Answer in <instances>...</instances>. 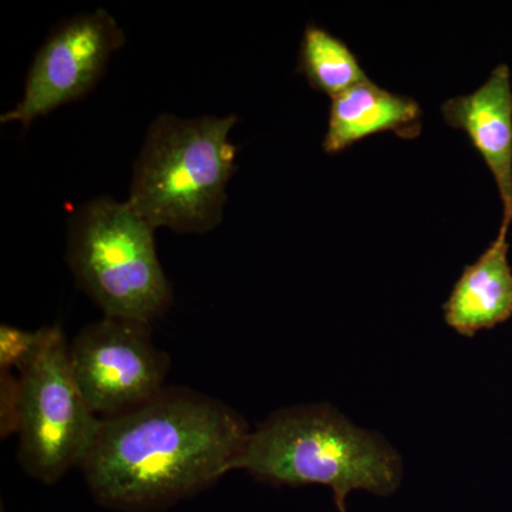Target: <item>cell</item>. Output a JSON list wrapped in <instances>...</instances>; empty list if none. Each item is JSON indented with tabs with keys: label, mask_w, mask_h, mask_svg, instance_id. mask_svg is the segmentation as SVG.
<instances>
[{
	"label": "cell",
	"mask_w": 512,
	"mask_h": 512,
	"mask_svg": "<svg viewBox=\"0 0 512 512\" xmlns=\"http://www.w3.org/2000/svg\"><path fill=\"white\" fill-rule=\"evenodd\" d=\"M251 433L227 404L187 387L101 419L80 466L94 501L153 512L190 498L234 471Z\"/></svg>",
	"instance_id": "obj_1"
},
{
	"label": "cell",
	"mask_w": 512,
	"mask_h": 512,
	"mask_svg": "<svg viewBox=\"0 0 512 512\" xmlns=\"http://www.w3.org/2000/svg\"><path fill=\"white\" fill-rule=\"evenodd\" d=\"M262 483L332 490L346 512L353 491L389 497L402 481V458L383 437L350 423L328 404L278 410L251 430L235 463Z\"/></svg>",
	"instance_id": "obj_2"
},
{
	"label": "cell",
	"mask_w": 512,
	"mask_h": 512,
	"mask_svg": "<svg viewBox=\"0 0 512 512\" xmlns=\"http://www.w3.org/2000/svg\"><path fill=\"white\" fill-rule=\"evenodd\" d=\"M238 117L181 119L161 114L148 127L127 204L153 228L207 234L224 220L238 147L229 140Z\"/></svg>",
	"instance_id": "obj_3"
},
{
	"label": "cell",
	"mask_w": 512,
	"mask_h": 512,
	"mask_svg": "<svg viewBox=\"0 0 512 512\" xmlns=\"http://www.w3.org/2000/svg\"><path fill=\"white\" fill-rule=\"evenodd\" d=\"M156 228L127 201L94 198L73 211L66 262L103 316L153 323L173 303L158 259Z\"/></svg>",
	"instance_id": "obj_4"
},
{
	"label": "cell",
	"mask_w": 512,
	"mask_h": 512,
	"mask_svg": "<svg viewBox=\"0 0 512 512\" xmlns=\"http://www.w3.org/2000/svg\"><path fill=\"white\" fill-rule=\"evenodd\" d=\"M19 382V464L39 483L56 484L82 466L101 423L74 379L62 329L47 330L42 349L19 372Z\"/></svg>",
	"instance_id": "obj_5"
},
{
	"label": "cell",
	"mask_w": 512,
	"mask_h": 512,
	"mask_svg": "<svg viewBox=\"0 0 512 512\" xmlns=\"http://www.w3.org/2000/svg\"><path fill=\"white\" fill-rule=\"evenodd\" d=\"M72 373L100 419L130 412L165 389L171 360L151 338L150 323L103 316L69 345Z\"/></svg>",
	"instance_id": "obj_6"
},
{
	"label": "cell",
	"mask_w": 512,
	"mask_h": 512,
	"mask_svg": "<svg viewBox=\"0 0 512 512\" xmlns=\"http://www.w3.org/2000/svg\"><path fill=\"white\" fill-rule=\"evenodd\" d=\"M126 43V35L107 10L63 20L37 50L22 99L2 114L3 124L19 123L28 130L33 121L74 101L99 84L111 56Z\"/></svg>",
	"instance_id": "obj_7"
},
{
	"label": "cell",
	"mask_w": 512,
	"mask_h": 512,
	"mask_svg": "<svg viewBox=\"0 0 512 512\" xmlns=\"http://www.w3.org/2000/svg\"><path fill=\"white\" fill-rule=\"evenodd\" d=\"M441 114L461 130L490 168L503 201V224H512V89L507 64L495 67L487 82L468 96L447 100Z\"/></svg>",
	"instance_id": "obj_8"
},
{
	"label": "cell",
	"mask_w": 512,
	"mask_h": 512,
	"mask_svg": "<svg viewBox=\"0 0 512 512\" xmlns=\"http://www.w3.org/2000/svg\"><path fill=\"white\" fill-rule=\"evenodd\" d=\"M501 224L493 244L467 265L443 305L444 320L464 338L493 329L512 316V269L508 262V229Z\"/></svg>",
	"instance_id": "obj_9"
},
{
	"label": "cell",
	"mask_w": 512,
	"mask_h": 512,
	"mask_svg": "<svg viewBox=\"0 0 512 512\" xmlns=\"http://www.w3.org/2000/svg\"><path fill=\"white\" fill-rule=\"evenodd\" d=\"M380 133L413 140L421 133L419 103L406 96L363 82L332 99L323 150L339 154L357 141Z\"/></svg>",
	"instance_id": "obj_10"
},
{
	"label": "cell",
	"mask_w": 512,
	"mask_h": 512,
	"mask_svg": "<svg viewBox=\"0 0 512 512\" xmlns=\"http://www.w3.org/2000/svg\"><path fill=\"white\" fill-rule=\"evenodd\" d=\"M298 72L312 89L328 94L330 99L369 80L348 45L315 25L308 26L303 33Z\"/></svg>",
	"instance_id": "obj_11"
},
{
	"label": "cell",
	"mask_w": 512,
	"mask_h": 512,
	"mask_svg": "<svg viewBox=\"0 0 512 512\" xmlns=\"http://www.w3.org/2000/svg\"><path fill=\"white\" fill-rule=\"evenodd\" d=\"M47 330L49 328L28 332L10 325L0 326V370L22 372L42 349Z\"/></svg>",
	"instance_id": "obj_12"
},
{
	"label": "cell",
	"mask_w": 512,
	"mask_h": 512,
	"mask_svg": "<svg viewBox=\"0 0 512 512\" xmlns=\"http://www.w3.org/2000/svg\"><path fill=\"white\" fill-rule=\"evenodd\" d=\"M19 412V376H13L12 370H0V431H2V439L18 433Z\"/></svg>",
	"instance_id": "obj_13"
}]
</instances>
